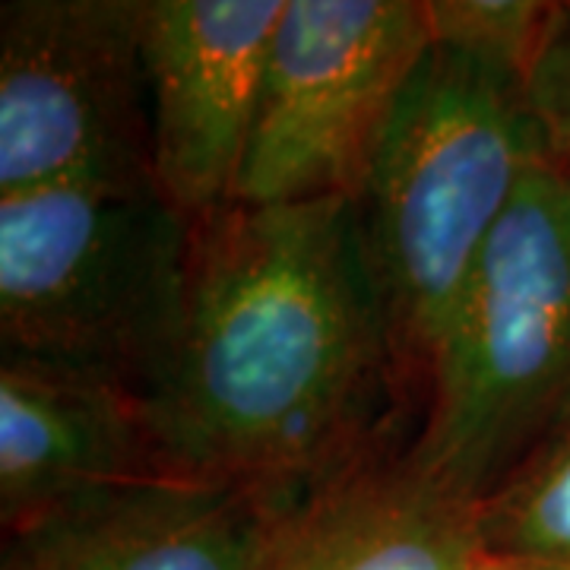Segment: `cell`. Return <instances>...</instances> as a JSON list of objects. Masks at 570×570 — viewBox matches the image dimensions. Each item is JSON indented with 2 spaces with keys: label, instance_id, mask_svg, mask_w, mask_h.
<instances>
[{
  "label": "cell",
  "instance_id": "obj_1",
  "mask_svg": "<svg viewBox=\"0 0 570 570\" xmlns=\"http://www.w3.org/2000/svg\"><path fill=\"white\" fill-rule=\"evenodd\" d=\"M175 475L317 491L412 422L352 200L194 219L175 355L146 396Z\"/></svg>",
  "mask_w": 570,
  "mask_h": 570
},
{
  "label": "cell",
  "instance_id": "obj_6",
  "mask_svg": "<svg viewBox=\"0 0 570 570\" xmlns=\"http://www.w3.org/2000/svg\"><path fill=\"white\" fill-rule=\"evenodd\" d=\"M77 181L156 184L142 0H7L0 197Z\"/></svg>",
  "mask_w": 570,
  "mask_h": 570
},
{
  "label": "cell",
  "instance_id": "obj_8",
  "mask_svg": "<svg viewBox=\"0 0 570 570\" xmlns=\"http://www.w3.org/2000/svg\"><path fill=\"white\" fill-rule=\"evenodd\" d=\"M314 491L156 479L3 535V570H266Z\"/></svg>",
  "mask_w": 570,
  "mask_h": 570
},
{
  "label": "cell",
  "instance_id": "obj_10",
  "mask_svg": "<svg viewBox=\"0 0 570 570\" xmlns=\"http://www.w3.org/2000/svg\"><path fill=\"white\" fill-rule=\"evenodd\" d=\"M396 438L317 489L266 570H466L482 546L479 504L425 479Z\"/></svg>",
  "mask_w": 570,
  "mask_h": 570
},
{
  "label": "cell",
  "instance_id": "obj_7",
  "mask_svg": "<svg viewBox=\"0 0 570 570\" xmlns=\"http://www.w3.org/2000/svg\"><path fill=\"white\" fill-rule=\"evenodd\" d=\"M285 0H142L153 181L190 223L235 204Z\"/></svg>",
  "mask_w": 570,
  "mask_h": 570
},
{
  "label": "cell",
  "instance_id": "obj_12",
  "mask_svg": "<svg viewBox=\"0 0 570 570\" xmlns=\"http://www.w3.org/2000/svg\"><path fill=\"white\" fill-rule=\"evenodd\" d=\"M431 41L460 45L535 73L564 29V3L542 0H425Z\"/></svg>",
  "mask_w": 570,
  "mask_h": 570
},
{
  "label": "cell",
  "instance_id": "obj_13",
  "mask_svg": "<svg viewBox=\"0 0 570 570\" xmlns=\"http://www.w3.org/2000/svg\"><path fill=\"white\" fill-rule=\"evenodd\" d=\"M532 105L539 115L546 159L570 181V36L568 22L532 73Z\"/></svg>",
  "mask_w": 570,
  "mask_h": 570
},
{
  "label": "cell",
  "instance_id": "obj_14",
  "mask_svg": "<svg viewBox=\"0 0 570 570\" xmlns=\"http://www.w3.org/2000/svg\"><path fill=\"white\" fill-rule=\"evenodd\" d=\"M466 570H570L568 564L554 561H539V558H523V554H504V551H479V558Z\"/></svg>",
  "mask_w": 570,
  "mask_h": 570
},
{
  "label": "cell",
  "instance_id": "obj_5",
  "mask_svg": "<svg viewBox=\"0 0 570 570\" xmlns=\"http://www.w3.org/2000/svg\"><path fill=\"white\" fill-rule=\"evenodd\" d=\"M428 48L425 0H285L235 204H355Z\"/></svg>",
  "mask_w": 570,
  "mask_h": 570
},
{
  "label": "cell",
  "instance_id": "obj_11",
  "mask_svg": "<svg viewBox=\"0 0 570 570\" xmlns=\"http://www.w3.org/2000/svg\"><path fill=\"white\" fill-rule=\"evenodd\" d=\"M479 535L489 551L570 568V409L479 504Z\"/></svg>",
  "mask_w": 570,
  "mask_h": 570
},
{
  "label": "cell",
  "instance_id": "obj_4",
  "mask_svg": "<svg viewBox=\"0 0 570 570\" xmlns=\"http://www.w3.org/2000/svg\"><path fill=\"white\" fill-rule=\"evenodd\" d=\"M570 409V181L546 159L469 276L406 456L482 504Z\"/></svg>",
  "mask_w": 570,
  "mask_h": 570
},
{
  "label": "cell",
  "instance_id": "obj_3",
  "mask_svg": "<svg viewBox=\"0 0 570 570\" xmlns=\"http://www.w3.org/2000/svg\"><path fill=\"white\" fill-rule=\"evenodd\" d=\"M194 223L156 184L0 197V358L140 393L163 381L187 302Z\"/></svg>",
  "mask_w": 570,
  "mask_h": 570
},
{
  "label": "cell",
  "instance_id": "obj_9",
  "mask_svg": "<svg viewBox=\"0 0 570 570\" xmlns=\"http://www.w3.org/2000/svg\"><path fill=\"white\" fill-rule=\"evenodd\" d=\"M175 475L140 393L0 358V527L20 532L102 491Z\"/></svg>",
  "mask_w": 570,
  "mask_h": 570
},
{
  "label": "cell",
  "instance_id": "obj_15",
  "mask_svg": "<svg viewBox=\"0 0 570 570\" xmlns=\"http://www.w3.org/2000/svg\"><path fill=\"white\" fill-rule=\"evenodd\" d=\"M564 22H568V36H570V3H564Z\"/></svg>",
  "mask_w": 570,
  "mask_h": 570
},
{
  "label": "cell",
  "instance_id": "obj_2",
  "mask_svg": "<svg viewBox=\"0 0 570 570\" xmlns=\"http://www.w3.org/2000/svg\"><path fill=\"white\" fill-rule=\"evenodd\" d=\"M542 163L532 73L431 41L355 197L412 431L450 314Z\"/></svg>",
  "mask_w": 570,
  "mask_h": 570
}]
</instances>
